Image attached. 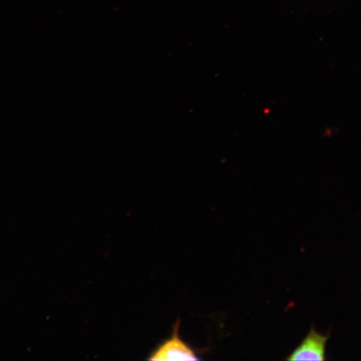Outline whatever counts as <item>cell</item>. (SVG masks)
Listing matches in <instances>:
<instances>
[{
	"instance_id": "1",
	"label": "cell",
	"mask_w": 361,
	"mask_h": 361,
	"mask_svg": "<svg viewBox=\"0 0 361 361\" xmlns=\"http://www.w3.org/2000/svg\"><path fill=\"white\" fill-rule=\"evenodd\" d=\"M179 324L178 322L174 324L173 334L169 340L153 351L150 360H200L195 350L184 342L179 336Z\"/></svg>"
},
{
	"instance_id": "2",
	"label": "cell",
	"mask_w": 361,
	"mask_h": 361,
	"mask_svg": "<svg viewBox=\"0 0 361 361\" xmlns=\"http://www.w3.org/2000/svg\"><path fill=\"white\" fill-rule=\"evenodd\" d=\"M329 335H322L311 328L301 344L286 358V360H326V349Z\"/></svg>"
}]
</instances>
